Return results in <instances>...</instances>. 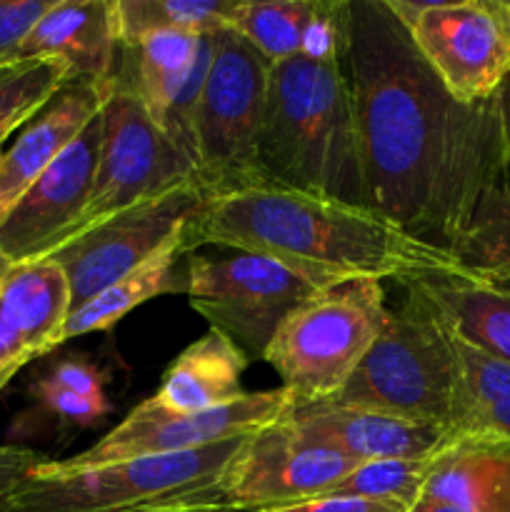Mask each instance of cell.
<instances>
[{
	"label": "cell",
	"instance_id": "obj_10",
	"mask_svg": "<svg viewBox=\"0 0 510 512\" xmlns=\"http://www.w3.org/2000/svg\"><path fill=\"white\" fill-rule=\"evenodd\" d=\"M440 83L460 103H483L510 78L505 0H385Z\"/></svg>",
	"mask_w": 510,
	"mask_h": 512
},
{
	"label": "cell",
	"instance_id": "obj_1",
	"mask_svg": "<svg viewBox=\"0 0 510 512\" xmlns=\"http://www.w3.org/2000/svg\"><path fill=\"white\" fill-rule=\"evenodd\" d=\"M345 73L370 208L453 253L510 163L498 95L470 105L455 100L385 0H348Z\"/></svg>",
	"mask_w": 510,
	"mask_h": 512
},
{
	"label": "cell",
	"instance_id": "obj_30",
	"mask_svg": "<svg viewBox=\"0 0 510 512\" xmlns=\"http://www.w3.org/2000/svg\"><path fill=\"white\" fill-rule=\"evenodd\" d=\"M53 3L55 0H0V68L20 63L25 38Z\"/></svg>",
	"mask_w": 510,
	"mask_h": 512
},
{
	"label": "cell",
	"instance_id": "obj_28",
	"mask_svg": "<svg viewBox=\"0 0 510 512\" xmlns=\"http://www.w3.org/2000/svg\"><path fill=\"white\" fill-rule=\"evenodd\" d=\"M65 83H70L68 70L53 58L23 60L0 68V148Z\"/></svg>",
	"mask_w": 510,
	"mask_h": 512
},
{
	"label": "cell",
	"instance_id": "obj_26",
	"mask_svg": "<svg viewBox=\"0 0 510 512\" xmlns=\"http://www.w3.org/2000/svg\"><path fill=\"white\" fill-rule=\"evenodd\" d=\"M318 8L320 0H235L228 28L275 65L300 55Z\"/></svg>",
	"mask_w": 510,
	"mask_h": 512
},
{
	"label": "cell",
	"instance_id": "obj_40",
	"mask_svg": "<svg viewBox=\"0 0 510 512\" xmlns=\"http://www.w3.org/2000/svg\"><path fill=\"white\" fill-rule=\"evenodd\" d=\"M505 5H508V10H510V0H505Z\"/></svg>",
	"mask_w": 510,
	"mask_h": 512
},
{
	"label": "cell",
	"instance_id": "obj_24",
	"mask_svg": "<svg viewBox=\"0 0 510 512\" xmlns=\"http://www.w3.org/2000/svg\"><path fill=\"white\" fill-rule=\"evenodd\" d=\"M450 340L458 365L450 433L510 438V363L470 348L453 333Z\"/></svg>",
	"mask_w": 510,
	"mask_h": 512
},
{
	"label": "cell",
	"instance_id": "obj_14",
	"mask_svg": "<svg viewBox=\"0 0 510 512\" xmlns=\"http://www.w3.org/2000/svg\"><path fill=\"white\" fill-rule=\"evenodd\" d=\"M100 138L103 120L98 115L80 133V138L35 178V183L0 220L3 263L43 258L68 238L70 228L78 223L90 200Z\"/></svg>",
	"mask_w": 510,
	"mask_h": 512
},
{
	"label": "cell",
	"instance_id": "obj_13",
	"mask_svg": "<svg viewBox=\"0 0 510 512\" xmlns=\"http://www.w3.org/2000/svg\"><path fill=\"white\" fill-rule=\"evenodd\" d=\"M288 390H260L245 393L225 408L205 410L193 415L143 413L135 408L120 425H115L103 440L73 458L55 460L65 470H85L118 460L145 458V455H173L188 450L210 448L225 440L243 438L263 425L273 423L290 405Z\"/></svg>",
	"mask_w": 510,
	"mask_h": 512
},
{
	"label": "cell",
	"instance_id": "obj_19",
	"mask_svg": "<svg viewBox=\"0 0 510 512\" xmlns=\"http://www.w3.org/2000/svg\"><path fill=\"white\" fill-rule=\"evenodd\" d=\"M403 285L408 298L425 305L455 338L510 363V290L468 275H428Z\"/></svg>",
	"mask_w": 510,
	"mask_h": 512
},
{
	"label": "cell",
	"instance_id": "obj_11",
	"mask_svg": "<svg viewBox=\"0 0 510 512\" xmlns=\"http://www.w3.org/2000/svg\"><path fill=\"white\" fill-rule=\"evenodd\" d=\"M360 463L315 443L280 415L243 438L220 478L218 505L235 512H268L328 495Z\"/></svg>",
	"mask_w": 510,
	"mask_h": 512
},
{
	"label": "cell",
	"instance_id": "obj_27",
	"mask_svg": "<svg viewBox=\"0 0 510 512\" xmlns=\"http://www.w3.org/2000/svg\"><path fill=\"white\" fill-rule=\"evenodd\" d=\"M235 0H115V23L123 45L160 30L208 35L228 28Z\"/></svg>",
	"mask_w": 510,
	"mask_h": 512
},
{
	"label": "cell",
	"instance_id": "obj_9",
	"mask_svg": "<svg viewBox=\"0 0 510 512\" xmlns=\"http://www.w3.org/2000/svg\"><path fill=\"white\" fill-rule=\"evenodd\" d=\"M100 120L103 138L90 200L63 243L120 210L195 180L193 160L155 123L143 100L115 78Z\"/></svg>",
	"mask_w": 510,
	"mask_h": 512
},
{
	"label": "cell",
	"instance_id": "obj_20",
	"mask_svg": "<svg viewBox=\"0 0 510 512\" xmlns=\"http://www.w3.org/2000/svg\"><path fill=\"white\" fill-rule=\"evenodd\" d=\"M420 498L468 512H510V438L455 435L435 453Z\"/></svg>",
	"mask_w": 510,
	"mask_h": 512
},
{
	"label": "cell",
	"instance_id": "obj_39",
	"mask_svg": "<svg viewBox=\"0 0 510 512\" xmlns=\"http://www.w3.org/2000/svg\"><path fill=\"white\" fill-rule=\"evenodd\" d=\"M0 160H3V148H0Z\"/></svg>",
	"mask_w": 510,
	"mask_h": 512
},
{
	"label": "cell",
	"instance_id": "obj_23",
	"mask_svg": "<svg viewBox=\"0 0 510 512\" xmlns=\"http://www.w3.org/2000/svg\"><path fill=\"white\" fill-rule=\"evenodd\" d=\"M183 235H175L153 258L145 260L140 268L123 275L118 283L108 285L103 293H98L93 300L73 310L68 325H65L63 343L80 338V335L113 328L130 310L158 298V295L185 293V268L178 270L180 258L185 255Z\"/></svg>",
	"mask_w": 510,
	"mask_h": 512
},
{
	"label": "cell",
	"instance_id": "obj_31",
	"mask_svg": "<svg viewBox=\"0 0 510 512\" xmlns=\"http://www.w3.org/2000/svg\"><path fill=\"white\" fill-rule=\"evenodd\" d=\"M35 398H38L40 405H45L55 418H60L63 423L75 425V428H93V425H98L100 420L110 413V408H113L110 403H98V400H90L85 398V395L73 393V390L63 388V385L45 378V375L35 383Z\"/></svg>",
	"mask_w": 510,
	"mask_h": 512
},
{
	"label": "cell",
	"instance_id": "obj_7",
	"mask_svg": "<svg viewBox=\"0 0 510 512\" xmlns=\"http://www.w3.org/2000/svg\"><path fill=\"white\" fill-rule=\"evenodd\" d=\"M270 65L235 30L213 33V58L193 118L195 180L208 195L265 180L258 143Z\"/></svg>",
	"mask_w": 510,
	"mask_h": 512
},
{
	"label": "cell",
	"instance_id": "obj_18",
	"mask_svg": "<svg viewBox=\"0 0 510 512\" xmlns=\"http://www.w3.org/2000/svg\"><path fill=\"white\" fill-rule=\"evenodd\" d=\"M250 358L218 330L183 350L165 370L160 388L138 405L143 413L193 415L225 408L245 395L243 373Z\"/></svg>",
	"mask_w": 510,
	"mask_h": 512
},
{
	"label": "cell",
	"instance_id": "obj_38",
	"mask_svg": "<svg viewBox=\"0 0 510 512\" xmlns=\"http://www.w3.org/2000/svg\"><path fill=\"white\" fill-rule=\"evenodd\" d=\"M498 105H500V118H503L505 140H508V148H510V78L500 85Z\"/></svg>",
	"mask_w": 510,
	"mask_h": 512
},
{
	"label": "cell",
	"instance_id": "obj_17",
	"mask_svg": "<svg viewBox=\"0 0 510 512\" xmlns=\"http://www.w3.org/2000/svg\"><path fill=\"white\" fill-rule=\"evenodd\" d=\"M123 43L115 23V0H55L20 50L23 60L53 58L70 80L115 78Z\"/></svg>",
	"mask_w": 510,
	"mask_h": 512
},
{
	"label": "cell",
	"instance_id": "obj_6",
	"mask_svg": "<svg viewBox=\"0 0 510 512\" xmlns=\"http://www.w3.org/2000/svg\"><path fill=\"white\" fill-rule=\"evenodd\" d=\"M388 313L378 280L333 285L280 325L263 360L295 403L330 400L378 340Z\"/></svg>",
	"mask_w": 510,
	"mask_h": 512
},
{
	"label": "cell",
	"instance_id": "obj_32",
	"mask_svg": "<svg viewBox=\"0 0 510 512\" xmlns=\"http://www.w3.org/2000/svg\"><path fill=\"white\" fill-rule=\"evenodd\" d=\"M45 378L55 380L63 388L73 390V393L85 395L90 400H98V403H110L108 393H105V375L95 368L93 363H85V360L68 358L55 363L48 370Z\"/></svg>",
	"mask_w": 510,
	"mask_h": 512
},
{
	"label": "cell",
	"instance_id": "obj_34",
	"mask_svg": "<svg viewBox=\"0 0 510 512\" xmlns=\"http://www.w3.org/2000/svg\"><path fill=\"white\" fill-rule=\"evenodd\" d=\"M268 512H408L400 505L380 503V500L355 498V495H320V498L305 500V503L288 505V508Z\"/></svg>",
	"mask_w": 510,
	"mask_h": 512
},
{
	"label": "cell",
	"instance_id": "obj_12",
	"mask_svg": "<svg viewBox=\"0 0 510 512\" xmlns=\"http://www.w3.org/2000/svg\"><path fill=\"white\" fill-rule=\"evenodd\" d=\"M205 198L208 193L203 185L188 180L158 198L110 215L78 238L50 250L48 255L60 263L70 283L73 310L140 268L175 235H183L203 210Z\"/></svg>",
	"mask_w": 510,
	"mask_h": 512
},
{
	"label": "cell",
	"instance_id": "obj_29",
	"mask_svg": "<svg viewBox=\"0 0 510 512\" xmlns=\"http://www.w3.org/2000/svg\"><path fill=\"white\" fill-rule=\"evenodd\" d=\"M433 460L435 455L413 460H373V463H360L328 495H355V498L380 500V503H393L408 510L423 495Z\"/></svg>",
	"mask_w": 510,
	"mask_h": 512
},
{
	"label": "cell",
	"instance_id": "obj_25",
	"mask_svg": "<svg viewBox=\"0 0 510 512\" xmlns=\"http://www.w3.org/2000/svg\"><path fill=\"white\" fill-rule=\"evenodd\" d=\"M453 255L463 275L510 290V163L480 198Z\"/></svg>",
	"mask_w": 510,
	"mask_h": 512
},
{
	"label": "cell",
	"instance_id": "obj_21",
	"mask_svg": "<svg viewBox=\"0 0 510 512\" xmlns=\"http://www.w3.org/2000/svg\"><path fill=\"white\" fill-rule=\"evenodd\" d=\"M0 308L35 358L63 343L73 315V295L65 270L50 255L3 263L0 260Z\"/></svg>",
	"mask_w": 510,
	"mask_h": 512
},
{
	"label": "cell",
	"instance_id": "obj_3",
	"mask_svg": "<svg viewBox=\"0 0 510 512\" xmlns=\"http://www.w3.org/2000/svg\"><path fill=\"white\" fill-rule=\"evenodd\" d=\"M258 168L285 188L370 208L345 60L293 55L270 65Z\"/></svg>",
	"mask_w": 510,
	"mask_h": 512
},
{
	"label": "cell",
	"instance_id": "obj_8",
	"mask_svg": "<svg viewBox=\"0 0 510 512\" xmlns=\"http://www.w3.org/2000/svg\"><path fill=\"white\" fill-rule=\"evenodd\" d=\"M323 288L273 258L235 253L230 258L190 255L185 263V295L250 360L265 358L280 325ZM328 290V288H325Z\"/></svg>",
	"mask_w": 510,
	"mask_h": 512
},
{
	"label": "cell",
	"instance_id": "obj_36",
	"mask_svg": "<svg viewBox=\"0 0 510 512\" xmlns=\"http://www.w3.org/2000/svg\"><path fill=\"white\" fill-rule=\"evenodd\" d=\"M125 512H235L225 508H213V505L203 503H170V505H153V508H138Z\"/></svg>",
	"mask_w": 510,
	"mask_h": 512
},
{
	"label": "cell",
	"instance_id": "obj_5",
	"mask_svg": "<svg viewBox=\"0 0 510 512\" xmlns=\"http://www.w3.org/2000/svg\"><path fill=\"white\" fill-rule=\"evenodd\" d=\"M455 383L450 333L425 305L405 298L398 310H390L378 340L330 400L450 430Z\"/></svg>",
	"mask_w": 510,
	"mask_h": 512
},
{
	"label": "cell",
	"instance_id": "obj_35",
	"mask_svg": "<svg viewBox=\"0 0 510 512\" xmlns=\"http://www.w3.org/2000/svg\"><path fill=\"white\" fill-rule=\"evenodd\" d=\"M30 360H33V355L28 353L25 343L0 308V388H5L15 378V373Z\"/></svg>",
	"mask_w": 510,
	"mask_h": 512
},
{
	"label": "cell",
	"instance_id": "obj_37",
	"mask_svg": "<svg viewBox=\"0 0 510 512\" xmlns=\"http://www.w3.org/2000/svg\"><path fill=\"white\" fill-rule=\"evenodd\" d=\"M408 512H468L453 503H443V500H433V498H418L415 500L413 508H408Z\"/></svg>",
	"mask_w": 510,
	"mask_h": 512
},
{
	"label": "cell",
	"instance_id": "obj_33",
	"mask_svg": "<svg viewBox=\"0 0 510 512\" xmlns=\"http://www.w3.org/2000/svg\"><path fill=\"white\" fill-rule=\"evenodd\" d=\"M43 455L18 445H0V512H10V503L23 480L33 473Z\"/></svg>",
	"mask_w": 510,
	"mask_h": 512
},
{
	"label": "cell",
	"instance_id": "obj_4",
	"mask_svg": "<svg viewBox=\"0 0 510 512\" xmlns=\"http://www.w3.org/2000/svg\"><path fill=\"white\" fill-rule=\"evenodd\" d=\"M243 438L85 470H65L43 458L13 495L10 512H125L170 503L220 508L215 490Z\"/></svg>",
	"mask_w": 510,
	"mask_h": 512
},
{
	"label": "cell",
	"instance_id": "obj_16",
	"mask_svg": "<svg viewBox=\"0 0 510 512\" xmlns=\"http://www.w3.org/2000/svg\"><path fill=\"white\" fill-rule=\"evenodd\" d=\"M110 90L113 80H70L20 128L0 160V220L35 178L98 118Z\"/></svg>",
	"mask_w": 510,
	"mask_h": 512
},
{
	"label": "cell",
	"instance_id": "obj_15",
	"mask_svg": "<svg viewBox=\"0 0 510 512\" xmlns=\"http://www.w3.org/2000/svg\"><path fill=\"white\" fill-rule=\"evenodd\" d=\"M283 418L315 443L338 450L355 463L428 458L455 438L440 425L418 423L335 400H290Z\"/></svg>",
	"mask_w": 510,
	"mask_h": 512
},
{
	"label": "cell",
	"instance_id": "obj_2",
	"mask_svg": "<svg viewBox=\"0 0 510 512\" xmlns=\"http://www.w3.org/2000/svg\"><path fill=\"white\" fill-rule=\"evenodd\" d=\"M198 245L273 258L318 288L350 280L463 275L450 250L413 238L373 208L255 180L205 198L185 228V255Z\"/></svg>",
	"mask_w": 510,
	"mask_h": 512
},
{
	"label": "cell",
	"instance_id": "obj_22",
	"mask_svg": "<svg viewBox=\"0 0 510 512\" xmlns=\"http://www.w3.org/2000/svg\"><path fill=\"white\" fill-rule=\"evenodd\" d=\"M208 35L160 30L135 40L133 45H123L115 80L128 85L143 100L160 128L178 95L193 78L208 45Z\"/></svg>",
	"mask_w": 510,
	"mask_h": 512
}]
</instances>
